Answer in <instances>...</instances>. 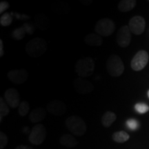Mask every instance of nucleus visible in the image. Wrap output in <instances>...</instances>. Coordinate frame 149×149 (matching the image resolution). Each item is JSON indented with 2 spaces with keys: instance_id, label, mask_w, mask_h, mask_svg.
Listing matches in <instances>:
<instances>
[{
  "instance_id": "f257e3e1",
  "label": "nucleus",
  "mask_w": 149,
  "mask_h": 149,
  "mask_svg": "<svg viewBox=\"0 0 149 149\" xmlns=\"http://www.w3.org/2000/svg\"><path fill=\"white\" fill-rule=\"evenodd\" d=\"M47 48L46 41L41 37H36L27 43L26 45V52L30 57L38 58L45 53Z\"/></svg>"
},
{
  "instance_id": "423d86ee",
  "label": "nucleus",
  "mask_w": 149,
  "mask_h": 149,
  "mask_svg": "<svg viewBox=\"0 0 149 149\" xmlns=\"http://www.w3.org/2000/svg\"><path fill=\"white\" fill-rule=\"evenodd\" d=\"M46 137V129L43 124H38L34 126L31 130L29 140L33 145H40Z\"/></svg>"
},
{
  "instance_id": "a878e982",
  "label": "nucleus",
  "mask_w": 149,
  "mask_h": 149,
  "mask_svg": "<svg viewBox=\"0 0 149 149\" xmlns=\"http://www.w3.org/2000/svg\"><path fill=\"white\" fill-rule=\"evenodd\" d=\"M8 137L3 132H0V149H3L8 144Z\"/></svg>"
},
{
  "instance_id": "9b49d317",
  "label": "nucleus",
  "mask_w": 149,
  "mask_h": 149,
  "mask_svg": "<svg viewBox=\"0 0 149 149\" xmlns=\"http://www.w3.org/2000/svg\"><path fill=\"white\" fill-rule=\"evenodd\" d=\"M47 111L50 114L55 116H60L66 112V106L64 102L55 100L48 102L46 105Z\"/></svg>"
},
{
  "instance_id": "f3484780",
  "label": "nucleus",
  "mask_w": 149,
  "mask_h": 149,
  "mask_svg": "<svg viewBox=\"0 0 149 149\" xmlns=\"http://www.w3.org/2000/svg\"><path fill=\"white\" fill-rule=\"evenodd\" d=\"M35 26L42 31H45L47 29L49 25L47 16L42 13H39L35 16Z\"/></svg>"
},
{
  "instance_id": "6e6552de",
  "label": "nucleus",
  "mask_w": 149,
  "mask_h": 149,
  "mask_svg": "<svg viewBox=\"0 0 149 149\" xmlns=\"http://www.w3.org/2000/svg\"><path fill=\"white\" fill-rule=\"evenodd\" d=\"M131 31L128 26H123L117 33V43L120 47L126 48L130 45L131 41Z\"/></svg>"
},
{
  "instance_id": "20e7f679",
  "label": "nucleus",
  "mask_w": 149,
  "mask_h": 149,
  "mask_svg": "<svg viewBox=\"0 0 149 149\" xmlns=\"http://www.w3.org/2000/svg\"><path fill=\"white\" fill-rule=\"evenodd\" d=\"M107 69L111 77H120L124 71V65L122 59L117 55H112L107 61Z\"/></svg>"
},
{
  "instance_id": "2eb2a0df",
  "label": "nucleus",
  "mask_w": 149,
  "mask_h": 149,
  "mask_svg": "<svg viewBox=\"0 0 149 149\" xmlns=\"http://www.w3.org/2000/svg\"><path fill=\"white\" fill-rule=\"evenodd\" d=\"M85 42L88 46L93 47H98L100 46L103 43L102 37L97 33H90L87 35L84 38Z\"/></svg>"
},
{
  "instance_id": "c756f323",
  "label": "nucleus",
  "mask_w": 149,
  "mask_h": 149,
  "mask_svg": "<svg viewBox=\"0 0 149 149\" xmlns=\"http://www.w3.org/2000/svg\"><path fill=\"white\" fill-rule=\"evenodd\" d=\"M15 17L17 19H19L21 20H26V19H30V17L26 15H24V14H16Z\"/></svg>"
},
{
  "instance_id": "7ed1b4c3",
  "label": "nucleus",
  "mask_w": 149,
  "mask_h": 149,
  "mask_svg": "<svg viewBox=\"0 0 149 149\" xmlns=\"http://www.w3.org/2000/svg\"><path fill=\"white\" fill-rule=\"evenodd\" d=\"M66 128L74 135L82 136L86 132V124L81 117L72 115L68 117L65 122Z\"/></svg>"
},
{
  "instance_id": "b1692460",
  "label": "nucleus",
  "mask_w": 149,
  "mask_h": 149,
  "mask_svg": "<svg viewBox=\"0 0 149 149\" xmlns=\"http://www.w3.org/2000/svg\"><path fill=\"white\" fill-rule=\"evenodd\" d=\"M26 31L24 29V28L23 26L18 28V29H15L13 31V32L12 33L13 37L15 39V40H19L23 39L24 37H25V34H26Z\"/></svg>"
},
{
  "instance_id": "a211bd4d",
  "label": "nucleus",
  "mask_w": 149,
  "mask_h": 149,
  "mask_svg": "<svg viewBox=\"0 0 149 149\" xmlns=\"http://www.w3.org/2000/svg\"><path fill=\"white\" fill-rule=\"evenodd\" d=\"M137 1L135 0H122L120 1L118 5L119 10L122 13L128 12L135 8Z\"/></svg>"
},
{
  "instance_id": "0eeeda50",
  "label": "nucleus",
  "mask_w": 149,
  "mask_h": 149,
  "mask_svg": "<svg viewBox=\"0 0 149 149\" xmlns=\"http://www.w3.org/2000/svg\"><path fill=\"white\" fill-rule=\"evenodd\" d=\"M148 59V53L146 51H139L133 57L130 62V66L135 71H139L146 67Z\"/></svg>"
},
{
  "instance_id": "f8f14e48",
  "label": "nucleus",
  "mask_w": 149,
  "mask_h": 149,
  "mask_svg": "<svg viewBox=\"0 0 149 149\" xmlns=\"http://www.w3.org/2000/svg\"><path fill=\"white\" fill-rule=\"evenodd\" d=\"M4 99L10 108L15 109L19 107L20 102V95L16 89L8 88L4 93Z\"/></svg>"
},
{
  "instance_id": "1a4fd4ad",
  "label": "nucleus",
  "mask_w": 149,
  "mask_h": 149,
  "mask_svg": "<svg viewBox=\"0 0 149 149\" xmlns=\"http://www.w3.org/2000/svg\"><path fill=\"white\" fill-rule=\"evenodd\" d=\"M73 85L76 92L81 95L89 94L94 89V86L91 81L81 77H77L74 79Z\"/></svg>"
},
{
  "instance_id": "9d476101",
  "label": "nucleus",
  "mask_w": 149,
  "mask_h": 149,
  "mask_svg": "<svg viewBox=\"0 0 149 149\" xmlns=\"http://www.w3.org/2000/svg\"><path fill=\"white\" fill-rule=\"evenodd\" d=\"M128 27L133 34L139 35L144 33L146 27L145 19L141 16H135L132 17L128 22Z\"/></svg>"
},
{
  "instance_id": "bb28decb",
  "label": "nucleus",
  "mask_w": 149,
  "mask_h": 149,
  "mask_svg": "<svg viewBox=\"0 0 149 149\" xmlns=\"http://www.w3.org/2000/svg\"><path fill=\"white\" fill-rule=\"evenodd\" d=\"M126 124H127L128 127L130 128L131 130H136L138 126V122L137 120H134V119H129L126 122Z\"/></svg>"
},
{
  "instance_id": "c85d7f7f",
  "label": "nucleus",
  "mask_w": 149,
  "mask_h": 149,
  "mask_svg": "<svg viewBox=\"0 0 149 149\" xmlns=\"http://www.w3.org/2000/svg\"><path fill=\"white\" fill-rule=\"evenodd\" d=\"M9 6L10 5L7 1H1L0 3V13H3V12L9 8Z\"/></svg>"
},
{
  "instance_id": "4be33fe9",
  "label": "nucleus",
  "mask_w": 149,
  "mask_h": 149,
  "mask_svg": "<svg viewBox=\"0 0 149 149\" xmlns=\"http://www.w3.org/2000/svg\"><path fill=\"white\" fill-rule=\"evenodd\" d=\"M10 110L6 102L3 101V98H0V118H1V122L2 120V117L6 116L8 115Z\"/></svg>"
},
{
  "instance_id": "4468645a",
  "label": "nucleus",
  "mask_w": 149,
  "mask_h": 149,
  "mask_svg": "<svg viewBox=\"0 0 149 149\" xmlns=\"http://www.w3.org/2000/svg\"><path fill=\"white\" fill-rule=\"evenodd\" d=\"M46 117V110L42 107H38L33 110L29 115L30 121L33 123H38L44 120Z\"/></svg>"
},
{
  "instance_id": "412c9836",
  "label": "nucleus",
  "mask_w": 149,
  "mask_h": 149,
  "mask_svg": "<svg viewBox=\"0 0 149 149\" xmlns=\"http://www.w3.org/2000/svg\"><path fill=\"white\" fill-rule=\"evenodd\" d=\"M30 111V104L27 101H23L20 103L18 108V113L21 116H26Z\"/></svg>"
},
{
  "instance_id": "2f4dec72",
  "label": "nucleus",
  "mask_w": 149,
  "mask_h": 149,
  "mask_svg": "<svg viewBox=\"0 0 149 149\" xmlns=\"http://www.w3.org/2000/svg\"><path fill=\"white\" fill-rule=\"evenodd\" d=\"M15 149H33L30 147L27 146H24V145H20V146H18Z\"/></svg>"
},
{
  "instance_id": "5701e85b",
  "label": "nucleus",
  "mask_w": 149,
  "mask_h": 149,
  "mask_svg": "<svg viewBox=\"0 0 149 149\" xmlns=\"http://www.w3.org/2000/svg\"><path fill=\"white\" fill-rule=\"evenodd\" d=\"M13 22V17L10 13H6L0 18V24L2 26H8Z\"/></svg>"
},
{
  "instance_id": "aec40b11",
  "label": "nucleus",
  "mask_w": 149,
  "mask_h": 149,
  "mask_svg": "<svg viewBox=\"0 0 149 149\" xmlns=\"http://www.w3.org/2000/svg\"><path fill=\"white\" fill-rule=\"evenodd\" d=\"M130 138V135L125 131H117L115 132L112 135V139L117 143H124L128 141Z\"/></svg>"
},
{
  "instance_id": "72a5a7b5",
  "label": "nucleus",
  "mask_w": 149,
  "mask_h": 149,
  "mask_svg": "<svg viewBox=\"0 0 149 149\" xmlns=\"http://www.w3.org/2000/svg\"></svg>"
},
{
  "instance_id": "6ab92c4d",
  "label": "nucleus",
  "mask_w": 149,
  "mask_h": 149,
  "mask_svg": "<svg viewBox=\"0 0 149 149\" xmlns=\"http://www.w3.org/2000/svg\"><path fill=\"white\" fill-rule=\"evenodd\" d=\"M117 115L111 111H107L102 117V124L104 127L109 128L116 120Z\"/></svg>"
},
{
  "instance_id": "ddd939ff",
  "label": "nucleus",
  "mask_w": 149,
  "mask_h": 149,
  "mask_svg": "<svg viewBox=\"0 0 149 149\" xmlns=\"http://www.w3.org/2000/svg\"><path fill=\"white\" fill-rule=\"evenodd\" d=\"M7 76L11 82L16 84H21L26 81L28 72L24 69L12 70L8 72Z\"/></svg>"
},
{
  "instance_id": "dca6fc26",
  "label": "nucleus",
  "mask_w": 149,
  "mask_h": 149,
  "mask_svg": "<svg viewBox=\"0 0 149 149\" xmlns=\"http://www.w3.org/2000/svg\"><path fill=\"white\" fill-rule=\"evenodd\" d=\"M60 144L67 148H72L78 144V141L70 134L63 135L59 139Z\"/></svg>"
},
{
  "instance_id": "393cba45",
  "label": "nucleus",
  "mask_w": 149,
  "mask_h": 149,
  "mask_svg": "<svg viewBox=\"0 0 149 149\" xmlns=\"http://www.w3.org/2000/svg\"><path fill=\"white\" fill-rule=\"evenodd\" d=\"M135 109L139 114H144L149 111V107L144 103H137L135 104Z\"/></svg>"
},
{
  "instance_id": "f03ea898",
  "label": "nucleus",
  "mask_w": 149,
  "mask_h": 149,
  "mask_svg": "<svg viewBox=\"0 0 149 149\" xmlns=\"http://www.w3.org/2000/svg\"><path fill=\"white\" fill-rule=\"evenodd\" d=\"M95 62L91 57H83L77 61L75 72L79 77L86 78L91 76L95 70Z\"/></svg>"
},
{
  "instance_id": "7c9ffc66",
  "label": "nucleus",
  "mask_w": 149,
  "mask_h": 149,
  "mask_svg": "<svg viewBox=\"0 0 149 149\" xmlns=\"http://www.w3.org/2000/svg\"><path fill=\"white\" fill-rule=\"evenodd\" d=\"M3 55H4V51H3V41L0 40V57H3Z\"/></svg>"
},
{
  "instance_id": "cd10ccee",
  "label": "nucleus",
  "mask_w": 149,
  "mask_h": 149,
  "mask_svg": "<svg viewBox=\"0 0 149 149\" xmlns=\"http://www.w3.org/2000/svg\"><path fill=\"white\" fill-rule=\"evenodd\" d=\"M22 26L24 28L26 32L27 33H29V34L32 35L33 33H34V26H33V24L26 23V24H23V26Z\"/></svg>"
},
{
  "instance_id": "473e14b6",
  "label": "nucleus",
  "mask_w": 149,
  "mask_h": 149,
  "mask_svg": "<svg viewBox=\"0 0 149 149\" xmlns=\"http://www.w3.org/2000/svg\"><path fill=\"white\" fill-rule=\"evenodd\" d=\"M147 94H148V98H149V90L148 91V93H147Z\"/></svg>"
},
{
  "instance_id": "39448f33",
  "label": "nucleus",
  "mask_w": 149,
  "mask_h": 149,
  "mask_svg": "<svg viewBox=\"0 0 149 149\" xmlns=\"http://www.w3.org/2000/svg\"><path fill=\"white\" fill-rule=\"evenodd\" d=\"M115 30V22L111 19L102 18L97 22L95 31L100 36L109 37L113 34Z\"/></svg>"
}]
</instances>
